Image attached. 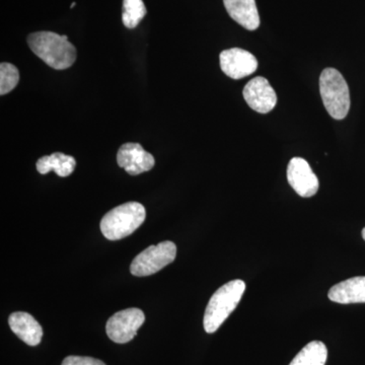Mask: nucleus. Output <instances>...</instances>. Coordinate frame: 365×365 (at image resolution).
<instances>
[{
    "mask_svg": "<svg viewBox=\"0 0 365 365\" xmlns=\"http://www.w3.org/2000/svg\"><path fill=\"white\" fill-rule=\"evenodd\" d=\"M28 44L34 54L56 71L69 68L76 62V49L67 36L48 31L36 32L29 36Z\"/></svg>",
    "mask_w": 365,
    "mask_h": 365,
    "instance_id": "1",
    "label": "nucleus"
},
{
    "mask_svg": "<svg viewBox=\"0 0 365 365\" xmlns=\"http://www.w3.org/2000/svg\"><path fill=\"white\" fill-rule=\"evenodd\" d=\"M245 290L246 283L241 279L230 281L216 290L204 314L203 326L206 333H215L220 328L241 302Z\"/></svg>",
    "mask_w": 365,
    "mask_h": 365,
    "instance_id": "2",
    "label": "nucleus"
},
{
    "mask_svg": "<svg viewBox=\"0 0 365 365\" xmlns=\"http://www.w3.org/2000/svg\"><path fill=\"white\" fill-rule=\"evenodd\" d=\"M146 217L145 208L138 202H127L113 208L101 220V230L106 239H124L140 227Z\"/></svg>",
    "mask_w": 365,
    "mask_h": 365,
    "instance_id": "3",
    "label": "nucleus"
},
{
    "mask_svg": "<svg viewBox=\"0 0 365 365\" xmlns=\"http://www.w3.org/2000/svg\"><path fill=\"white\" fill-rule=\"evenodd\" d=\"M319 93L327 112L335 120H343L350 109L347 83L337 69L326 68L319 76Z\"/></svg>",
    "mask_w": 365,
    "mask_h": 365,
    "instance_id": "4",
    "label": "nucleus"
},
{
    "mask_svg": "<svg viewBox=\"0 0 365 365\" xmlns=\"http://www.w3.org/2000/svg\"><path fill=\"white\" fill-rule=\"evenodd\" d=\"M177 247L173 242H162L148 247L137 255L130 265L132 275L137 277L153 275L173 263L176 259Z\"/></svg>",
    "mask_w": 365,
    "mask_h": 365,
    "instance_id": "5",
    "label": "nucleus"
},
{
    "mask_svg": "<svg viewBox=\"0 0 365 365\" xmlns=\"http://www.w3.org/2000/svg\"><path fill=\"white\" fill-rule=\"evenodd\" d=\"M144 321L145 316L141 309L136 307L123 309L108 319L106 332L113 342L125 344L135 337L137 330L143 325Z\"/></svg>",
    "mask_w": 365,
    "mask_h": 365,
    "instance_id": "6",
    "label": "nucleus"
},
{
    "mask_svg": "<svg viewBox=\"0 0 365 365\" xmlns=\"http://www.w3.org/2000/svg\"><path fill=\"white\" fill-rule=\"evenodd\" d=\"M287 181L300 197L309 198L319 191L318 177L311 165L302 158H292L287 167Z\"/></svg>",
    "mask_w": 365,
    "mask_h": 365,
    "instance_id": "7",
    "label": "nucleus"
},
{
    "mask_svg": "<svg viewBox=\"0 0 365 365\" xmlns=\"http://www.w3.org/2000/svg\"><path fill=\"white\" fill-rule=\"evenodd\" d=\"M220 68L232 79L251 76L258 69V61L252 53L241 48H232L220 53Z\"/></svg>",
    "mask_w": 365,
    "mask_h": 365,
    "instance_id": "8",
    "label": "nucleus"
},
{
    "mask_svg": "<svg viewBox=\"0 0 365 365\" xmlns=\"http://www.w3.org/2000/svg\"><path fill=\"white\" fill-rule=\"evenodd\" d=\"M245 101L251 109L260 114L272 111L277 103V96L267 79L258 76L250 81L242 91Z\"/></svg>",
    "mask_w": 365,
    "mask_h": 365,
    "instance_id": "9",
    "label": "nucleus"
},
{
    "mask_svg": "<svg viewBox=\"0 0 365 365\" xmlns=\"http://www.w3.org/2000/svg\"><path fill=\"white\" fill-rule=\"evenodd\" d=\"M117 162L131 176L148 172L155 167V158L139 143H125L117 153Z\"/></svg>",
    "mask_w": 365,
    "mask_h": 365,
    "instance_id": "10",
    "label": "nucleus"
},
{
    "mask_svg": "<svg viewBox=\"0 0 365 365\" xmlns=\"http://www.w3.org/2000/svg\"><path fill=\"white\" fill-rule=\"evenodd\" d=\"M11 331L26 344L37 346L43 337V329L30 314L16 312L9 318Z\"/></svg>",
    "mask_w": 365,
    "mask_h": 365,
    "instance_id": "11",
    "label": "nucleus"
},
{
    "mask_svg": "<svg viewBox=\"0 0 365 365\" xmlns=\"http://www.w3.org/2000/svg\"><path fill=\"white\" fill-rule=\"evenodd\" d=\"M228 16L242 28L255 31L260 26V16L255 0H223Z\"/></svg>",
    "mask_w": 365,
    "mask_h": 365,
    "instance_id": "12",
    "label": "nucleus"
},
{
    "mask_svg": "<svg viewBox=\"0 0 365 365\" xmlns=\"http://www.w3.org/2000/svg\"><path fill=\"white\" fill-rule=\"evenodd\" d=\"M328 297L333 302L341 304H364L365 276L350 278L334 285Z\"/></svg>",
    "mask_w": 365,
    "mask_h": 365,
    "instance_id": "13",
    "label": "nucleus"
},
{
    "mask_svg": "<svg viewBox=\"0 0 365 365\" xmlns=\"http://www.w3.org/2000/svg\"><path fill=\"white\" fill-rule=\"evenodd\" d=\"M36 167L40 174L45 175L54 170L57 176L66 178L73 173L76 167V160L71 155L55 153L39 158L36 163Z\"/></svg>",
    "mask_w": 365,
    "mask_h": 365,
    "instance_id": "14",
    "label": "nucleus"
},
{
    "mask_svg": "<svg viewBox=\"0 0 365 365\" xmlns=\"http://www.w3.org/2000/svg\"><path fill=\"white\" fill-rule=\"evenodd\" d=\"M328 349L321 341H312L304 346L289 365H325Z\"/></svg>",
    "mask_w": 365,
    "mask_h": 365,
    "instance_id": "15",
    "label": "nucleus"
},
{
    "mask_svg": "<svg viewBox=\"0 0 365 365\" xmlns=\"http://www.w3.org/2000/svg\"><path fill=\"white\" fill-rule=\"evenodd\" d=\"M146 7L143 0H123L122 21L127 29H134L143 20Z\"/></svg>",
    "mask_w": 365,
    "mask_h": 365,
    "instance_id": "16",
    "label": "nucleus"
},
{
    "mask_svg": "<svg viewBox=\"0 0 365 365\" xmlns=\"http://www.w3.org/2000/svg\"><path fill=\"white\" fill-rule=\"evenodd\" d=\"M20 81V72L11 63L0 66V95L11 93Z\"/></svg>",
    "mask_w": 365,
    "mask_h": 365,
    "instance_id": "17",
    "label": "nucleus"
},
{
    "mask_svg": "<svg viewBox=\"0 0 365 365\" xmlns=\"http://www.w3.org/2000/svg\"><path fill=\"white\" fill-rule=\"evenodd\" d=\"M61 365H106L102 360L88 356H67Z\"/></svg>",
    "mask_w": 365,
    "mask_h": 365,
    "instance_id": "18",
    "label": "nucleus"
},
{
    "mask_svg": "<svg viewBox=\"0 0 365 365\" xmlns=\"http://www.w3.org/2000/svg\"><path fill=\"white\" fill-rule=\"evenodd\" d=\"M362 237H364V240L365 241V227L364 228V230H362Z\"/></svg>",
    "mask_w": 365,
    "mask_h": 365,
    "instance_id": "19",
    "label": "nucleus"
},
{
    "mask_svg": "<svg viewBox=\"0 0 365 365\" xmlns=\"http://www.w3.org/2000/svg\"><path fill=\"white\" fill-rule=\"evenodd\" d=\"M74 6H76V2H72V4L71 6V9H73Z\"/></svg>",
    "mask_w": 365,
    "mask_h": 365,
    "instance_id": "20",
    "label": "nucleus"
}]
</instances>
